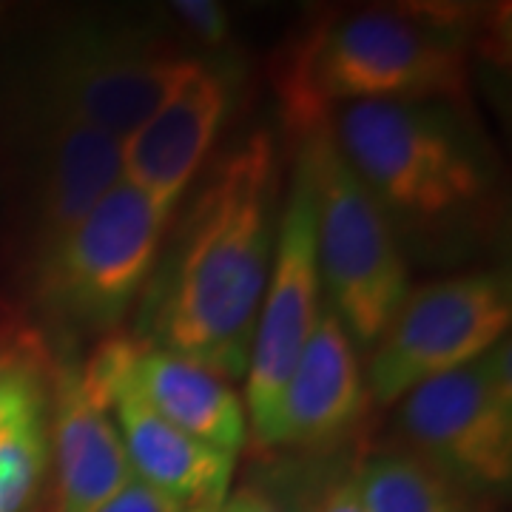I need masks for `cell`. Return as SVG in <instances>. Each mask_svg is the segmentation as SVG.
Here are the masks:
<instances>
[{"instance_id": "6da1fadb", "label": "cell", "mask_w": 512, "mask_h": 512, "mask_svg": "<svg viewBox=\"0 0 512 512\" xmlns=\"http://www.w3.org/2000/svg\"><path fill=\"white\" fill-rule=\"evenodd\" d=\"M191 188L137 302L134 336L222 379H242L279 234L271 131L245 134Z\"/></svg>"}, {"instance_id": "7a4b0ae2", "label": "cell", "mask_w": 512, "mask_h": 512, "mask_svg": "<svg viewBox=\"0 0 512 512\" xmlns=\"http://www.w3.org/2000/svg\"><path fill=\"white\" fill-rule=\"evenodd\" d=\"M470 12L456 6H359L325 12L276 60L285 128L305 140L356 103L470 100Z\"/></svg>"}, {"instance_id": "3957f363", "label": "cell", "mask_w": 512, "mask_h": 512, "mask_svg": "<svg viewBox=\"0 0 512 512\" xmlns=\"http://www.w3.org/2000/svg\"><path fill=\"white\" fill-rule=\"evenodd\" d=\"M330 131L404 256L476 254L501 231V191L478 131L444 103H356Z\"/></svg>"}, {"instance_id": "277c9868", "label": "cell", "mask_w": 512, "mask_h": 512, "mask_svg": "<svg viewBox=\"0 0 512 512\" xmlns=\"http://www.w3.org/2000/svg\"><path fill=\"white\" fill-rule=\"evenodd\" d=\"M200 63L143 26L72 20L29 52L9 97L126 143Z\"/></svg>"}, {"instance_id": "5b68a950", "label": "cell", "mask_w": 512, "mask_h": 512, "mask_svg": "<svg viewBox=\"0 0 512 512\" xmlns=\"http://www.w3.org/2000/svg\"><path fill=\"white\" fill-rule=\"evenodd\" d=\"M174 214L123 177L26 276L35 328L55 356L80 339H103L140 302Z\"/></svg>"}, {"instance_id": "8992f818", "label": "cell", "mask_w": 512, "mask_h": 512, "mask_svg": "<svg viewBox=\"0 0 512 512\" xmlns=\"http://www.w3.org/2000/svg\"><path fill=\"white\" fill-rule=\"evenodd\" d=\"M308 168L316 256L330 313L356 348H373L410 291V262L376 197L339 151L330 123L299 140Z\"/></svg>"}, {"instance_id": "52a82bcc", "label": "cell", "mask_w": 512, "mask_h": 512, "mask_svg": "<svg viewBox=\"0 0 512 512\" xmlns=\"http://www.w3.org/2000/svg\"><path fill=\"white\" fill-rule=\"evenodd\" d=\"M120 154L123 143L97 128L6 100L0 177L23 279L120 183Z\"/></svg>"}, {"instance_id": "ba28073f", "label": "cell", "mask_w": 512, "mask_h": 512, "mask_svg": "<svg viewBox=\"0 0 512 512\" xmlns=\"http://www.w3.org/2000/svg\"><path fill=\"white\" fill-rule=\"evenodd\" d=\"M512 288L507 271H470L407 291L370 348L367 396L402 402L410 390L476 362L507 339Z\"/></svg>"}, {"instance_id": "9c48e42d", "label": "cell", "mask_w": 512, "mask_h": 512, "mask_svg": "<svg viewBox=\"0 0 512 512\" xmlns=\"http://www.w3.org/2000/svg\"><path fill=\"white\" fill-rule=\"evenodd\" d=\"M399 424L410 453L453 487L504 490L512 478L510 342L410 390Z\"/></svg>"}, {"instance_id": "30bf717a", "label": "cell", "mask_w": 512, "mask_h": 512, "mask_svg": "<svg viewBox=\"0 0 512 512\" xmlns=\"http://www.w3.org/2000/svg\"><path fill=\"white\" fill-rule=\"evenodd\" d=\"M322 276L316 256L311 177L296 157L291 188L279 214V234L268 288L256 316L254 345L248 359L245 416L256 444H268L282 390L322 319Z\"/></svg>"}, {"instance_id": "8fae6325", "label": "cell", "mask_w": 512, "mask_h": 512, "mask_svg": "<svg viewBox=\"0 0 512 512\" xmlns=\"http://www.w3.org/2000/svg\"><path fill=\"white\" fill-rule=\"evenodd\" d=\"M228 109V77L200 63L123 143L120 177L163 211L177 214L220 137Z\"/></svg>"}, {"instance_id": "7c38bea8", "label": "cell", "mask_w": 512, "mask_h": 512, "mask_svg": "<svg viewBox=\"0 0 512 512\" xmlns=\"http://www.w3.org/2000/svg\"><path fill=\"white\" fill-rule=\"evenodd\" d=\"M49 447V512H97L134 478L111 407L86 384L77 359L57 356L52 370Z\"/></svg>"}, {"instance_id": "4fadbf2b", "label": "cell", "mask_w": 512, "mask_h": 512, "mask_svg": "<svg viewBox=\"0 0 512 512\" xmlns=\"http://www.w3.org/2000/svg\"><path fill=\"white\" fill-rule=\"evenodd\" d=\"M359 348L330 313L322 319L282 390L274 430L265 447L322 453L348 439L367 407Z\"/></svg>"}, {"instance_id": "5bb4252c", "label": "cell", "mask_w": 512, "mask_h": 512, "mask_svg": "<svg viewBox=\"0 0 512 512\" xmlns=\"http://www.w3.org/2000/svg\"><path fill=\"white\" fill-rule=\"evenodd\" d=\"M111 416L117 419L114 424L120 430L134 478L183 507L220 512L231 490L237 456L205 447L168 424L128 387L126 376L114 390Z\"/></svg>"}, {"instance_id": "9a60e30c", "label": "cell", "mask_w": 512, "mask_h": 512, "mask_svg": "<svg viewBox=\"0 0 512 512\" xmlns=\"http://www.w3.org/2000/svg\"><path fill=\"white\" fill-rule=\"evenodd\" d=\"M126 384L157 416L205 447L239 456L248 441V416L237 390L205 367L140 342Z\"/></svg>"}, {"instance_id": "2e32d148", "label": "cell", "mask_w": 512, "mask_h": 512, "mask_svg": "<svg viewBox=\"0 0 512 512\" xmlns=\"http://www.w3.org/2000/svg\"><path fill=\"white\" fill-rule=\"evenodd\" d=\"M57 356L26 365L0 396V512H29L49 478V404Z\"/></svg>"}, {"instance_id": "e0dca14e", "label": "cell", "mask_w": 512, "mask_h": 512, "mask_svg": "<svg viewBox=\"0 0 512 512\" xmlns=\"http://www.w3.org/2000/svg\"><path fill=\"white\" fill-rule=\"evenodd\" d=\"M353 478L365 512H458L456 487L404 450L365 458Z\"/></svg>"}, {"instance_id": "ac0fdd59", "label": "cell", "mask_w": 512, "mask_h": 512, "mask_svg": "<svg viewBox=\"0 0 512 512\" xmlns=\"http://www.w3.org/2000/svg\"><path fill=\"white\" fill-rule=\"evenodd\" d=\"M49 356L55 353L49 342L37 333L35 325H26L15 316H0V396L15 373Z\"/></svg>"}, {"instance_id": "d6986e66", "label": "cell", "mask_w": 512, "mask_h": 512, "mask_svg": "<svg viewBox=\"0 0 512 512\" xmlns=\"http://www.w3.org/2000/svg\"><path fill=\"white\" fill-rule=\"evenodd\" d=\"M174 18L185 35H191L205 49H222L231 40V18L217 0H177L171 3Z\"/></svg>"}, {"instance_id": "ffe728a7", "label": "cell", "mask_w": 512, "mask_h": 512, "mask_svg": "<svg viewBox=\"0 0 512 512\" xmlns=\"http://www.w3.org/2000/svg\"><path fill=\"white\" fill-rule=\"evenodd\" d=\"M97 512H205L183 507L171 498H165L163 493L151 490L148 484H143L140 478H131L120 493L111 498L106 507H100Z\"/></svg>"}, {"instance_id": "44dd1931", "label": "cell", "mask_w": 512, "mask_h": 512, "mask_svg": "<svg viewBox=\"0 0 512 512\" xmlns=\"http://www.w3.org/2000/svg\"><path fill=\"white\" fill-rule=\"evenodd\" d=\"M313 512H365L353 473H339L330 478L322 487V495L316 498Z\"/></svg>"}, {"instance_id": "7402d4cb", "label": "cell", "mask_w": 512, "mask_h": 512, "mask_svg": "<svg viewBox=\"0 0 512 512\" xmlns=\"http://www.w3.org/2000/svg\"><path fill=\"white\" fill-rule=\"evenodd\" d=\"M220 512H291L274 493L256 487V484H242L234 493H228Z\"/></svg>"}]
</instances>
